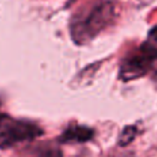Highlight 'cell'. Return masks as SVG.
<instances>
[{
	"label": "cell",
	"mask_w": 157,
	"mask_h": 157,
	"mask_svg": "<svg viewBox=\"0 0 157 157\" xmlns=\"http://www.w3.org/2000/svg\"><path fill=\"white\" fill-rule=\"evenodd\" d=\"M115 4L112 0H98L77 11L70 22V36L78 44H86L105 29L115 18Z\"/></svg>",
	"instance_id": "obj_1"
},
{
	"label": "cell",
	"mask_w": 157,
	"mask_h": 157,
	"mask_svg": "<svg viewBox=\"0 0 157 157\" xmlns=\"http://www.w3.org/2000/svg\"><path fill=\"white\" fill-rule=\"evenodd\" d=\"M157 61V26L151 28L146 40L126 55L119 69V77L123 81H130L146 75Z\"/></svg>",
	"instance_id": "obj_2"
},
{
	"label": "cell",
	"mask_w": 157,
	"mask_h": 157,
	"mask_svg": "<svg viewBox=\"0 0 157 157\" xmlns=\"http://www.w3.org/2000/svg\"><path fill=\"white\" fill-rule=\"evenodd\" d=\"M42 129L28 120L13 119L0 112V147L7 148L22 141H31L42 135Z\"/></svg>",
	"instance_id": "obj_3"
},
{
	"label": "cell",
	"mask_w": 157,
	"mask_h": 157,
	"mask_svg": "<svg viewBox=\"0 0 157 157\" xmlns=\"http://www.w3.org/2000/svg\"><path fill=\"white\" fill-rule=\"evenodd\" d=\"M93 130L83 125H70L67 126L59 137L60 142H85L91 140Z\"/></svg>",
	"instance_id": "obj_4"
},
{
	"label": "cell",
	"mask_w": 157,
	"mask_h": 157,
	"mask_svg": "<svg viewBox=\"0 0 157 157\" xmlns=\"http://www.w3.org/2000/svg\"><path fill=\"white\" fill-rule=\"evenodd\" d=\"M32 157H63L60 148L52 146V145H44L39 146L33 151Z\"/></svg>",
	"instance_id": "obj_5"
},
{
	"label": "cell",
	"mask_w": 157,
	"mask_h": 157,
	"mask_svg": "<svg viewBox=\"0 0 157 157\" xmlns=\"http://www.w3.org/2000/svg\"><path fill=\"white\" fill-rule=\"evenodd\" d=\"M136 134H137V129L135 126H126L121 131V134H120V136L118 139L119 146H126V145H129L135 139Z\"/></svg>",
	"instance_id": "obj_6"
},
{
	"label": "cell",
	"mask_w": 157,
	"mask_h": 157,
	"mask_svg": "<svg viewBox=\"0 0 157 157\" xmlns=\"http://www.w3.org/2000/svg\"><path fill=\"white\" fill-rule=\"evenodd\" d=\"M109 157H132V155H130V153H117V155H112Z\"/></svg>",
	"instance_id": "obj_7"
}]
</instances>
